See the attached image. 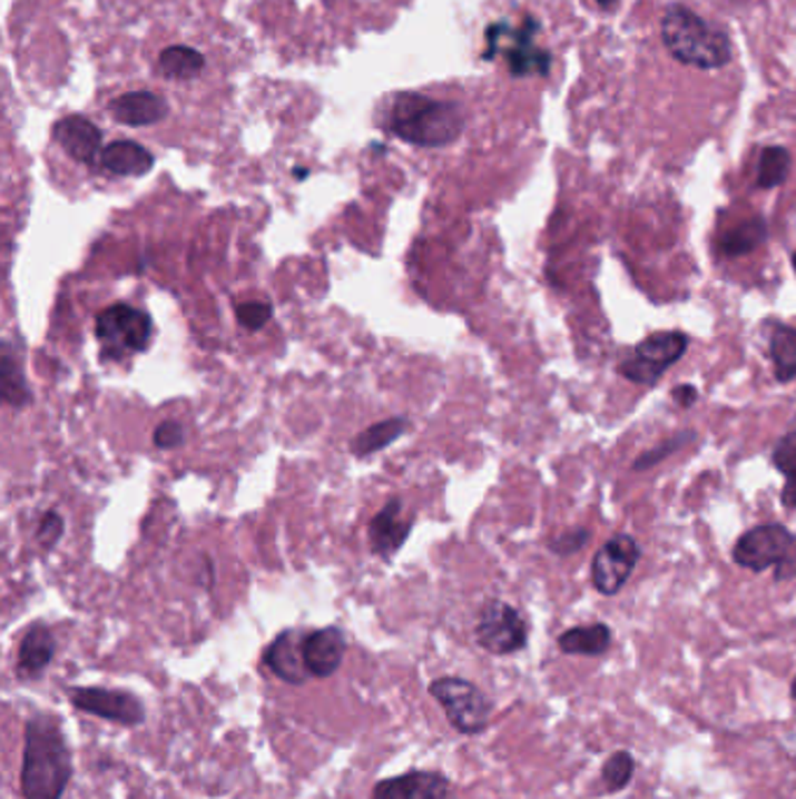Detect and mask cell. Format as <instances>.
I'll return each mask as SVG.
<instances>
[{"mask_svg": "<svg viewBox=\"0 0 796 799\" xmlns=\"http://www.w3.org/2000/svg\"><path fill=\"white\" fill-rule=\"evenodd\" d=\"M474 637L491 654H514L528 645V622L514 605L493 599L481 608Z\"/></svg>", "mask_w": 796, "mask_h": 799, "instance_id": "cell-9", "label": "cell"}, {"mask_svg": "<svg viewBox=\"0 0 796 799\" xmlns=\"http://www.w3.org/2000/svg\"><path fill=\"white\" fill-rule=\"evenodd\" d=\"M108 110L112 115V120L125 127H150V125H159L168 115V103L155 91L138 89L112 99Z\"/></svg>", "mask_w": 796, "mask_h": 799, "instance_id": "cell-16", "label": "cell"}, {"mask_svg": "<svg viewBox=\"0 0 796 799\" xmlns=\"http://www.w3.org/2000/svg\"><path fill=\"white\" fill-rule=\"evenodd\" d=\"M323 3H325V6H332V3H334V0H323Z\"/></svg>", "mask_w": 796, "mask_h": 799, "instance_id": "cell-39", "label": "cell"}, {"mask_svg": "<svg viewBox=\"0 0 796 799\" xmlns=\"http://www.w3.org/2000/svg\"><path fill=\"white\" fill-rule=\"evenodd\" d=\"M636 777V758L629 753V750H617L600 767V783L606 786V790L610 795L626 790Z\"/></svg>", "mask_w": 796, "mask_h": 799, "instance_id": "cell-28", "label": "cell"}, {"mask_svg": "<svg viewBox=\"0 0 796 799\" xmlns=\"http://www.w3.org/2000/svg\"><path fill=\"white\" fill-rule=\"evenodd\" d=\"M642 552L633 535H615L602 545L591 561V582L602 596L619 594L631 580Z\"/></svg>", "mask_w": 796, "mask_h": 799, "instance_id": "cell-11", "label": "cell"}, {"mask_svg": "<svg viewBox=\"0 0 796 799\" xmlns=\"http://www.w3.org/2000/svg\"><path fill=\"white\" fill-rule=\"evenodd\" d=\"M370 799H458L451 781L440 771L416 769L400 777L381 779Z\"/></svg>", "mask_w": 796, "mask_h": 799, "instance_id": "cell-12", "label": "cell"}, {"mask_svg": "<svg viewBox=\"0 0 796 799\" xmlns=\"http://www.w3.org/2000/svg\"><path fill=\"white\" fill-rule=\"evenodd\" d=\"M789 697H792V701H796V675H794L792 685H789Z\"/></svg>", "mask_w": 796, "mask_h": 799, "instance_id": "cell-36", "label": "cell"}, {"mask_svg": "<svg viewBox=\"0 0 796 799\" xmlns=\"http://www.w3.org/2000/svg\"><path fill=\"white\" fill-rule=\"evenodd\" d=\"M295 178H306V171H295Z\"/></svg>", "mask_w": 796, "mask_h": 799, "instance_id": "cell-37", "label": "cell"}, {"mask_svg": "<svg viewBox=\"0 0 796 799\" xmlns=\"http://www.w3.org/2000/svg\"><path fill=\"white\" fill-rule=\"evenodd\" d=\"M61 535H63V516H61L57 510H50V512H47V514L42 516L40 526H38L40 545H42L45 550H50V548H55V545L59 543Z\"/></svg>", "mask_w": 796, "mask_h": 799, "instance_id": "cell-32", "label": "cell"}, {"mask_svg": "<svg viewBox=\"0 0 796 799\" xmlns=\"http://www.w3.org/2000/svg\"><path fill=\"white\" fill-rule=\"evenodd\" d=\"M206 66V59L195 47L187 45H174L166 47L159 55V70L161 76L168 80H191L199 78Z\"/></svg>", "mask_w": 796, "mask_h": 799, "instance_id": "cell-25", "label": "cell"}, {"mask_svg": "<svg viewBox=\"0 0 796 799\" xmlns=\"http://www.w3.org/2000/svg\"><path fill=\"white\" fill-rule=\"evenodd\" d=\"M589 540H591V533L584 526H577L572 531L561 533L559 537L549 540V550L553 554H559V556H570V554L582 552L587 548Z\"/></svg>", "mask_w": 796, "mask_h": 799, "instance_id": "cell-31", "label": "cell"}, {"mask_svg": "<svg viewBox=\"0 0 796 799\" xmlns=\"http://www.w3.org/2000/svg\"><path fill=\"white\" fill-rule=\"evenodd\" d=\"M346 657V637L342 629L325 627L304 637V662L311 678H332Z\"/></svg>", "mask_w": 796, "mask_h": 799, "instance_id": "cell-15", "label": "cell"}, {"mask_svg": "<svg viewBox=\"0 0 796 799\" xmlns=\"http://www.w3.org/2000/svg\"><path fill=\"white\" fill-rule=\"evenodd\" d=\"M72 779V750L57 716L38 711L23 727L19 786L23 799H61Z\"/></svg>", "mask_w": 796, "mask_h": 799, "instance_id": "cell-1", "label": "cell"}, {"mask_svg": "<svg viewBox=\"0 0 796 799\" xmlns=\"http://www.w3.org/2000/svg\"><path fill=\"white\" fill-rule=\"evenodd\" d=\"M304 637L306 633L297 629H287L267 645L262 654V662L276 678L287 685H306L311 673L304 662Z\"/></svg>", "mask_w": 796, "mask_h": 799, "instance_id": "cell-13", "label": "cell"}, {"mask_svg": "<svg viewBox=\"0 0 796 799\" xmlns=\"http://www.w3.org/2000/svg\"><path fill=\"white\" fill-rule=\"evenodd\" d=\"M52 136L63 152L87 167H94L104 152V134L82 115H68L52 127Z\"/></svg>", "mask_w": 796, "mask_h": 799, "instance_id": "cell-14", "label": "cell"}, {"mask_svg": "<svg viewBox=\"0 0 796 799\" xmlns=\"http://www.w3.org/2000/svg\"><path fill=\"white\" fill-rule=\"evenodd\" d=\"M694 440H696V433H694V431H687V433L672 435V437H668L666 442L657 444L655 450H649V452L640 454V456H638V461L633 463V470H636V473H640V470L655 467L657 463L666 461L670 454H675L678 450H682V446H687V444H689V442H694Z\"/></svg>", "mask_w": 796, "mask_h": 799, "instance_id": "cell-29", "label": "cell"}, {"mask_svg": "<svg viewBox=\"0 0 796 799\" xmlns=\"http://www.w3.org/2000/svg\"><path fill=\"white\" fill-rule=\"evenodd\" d=\"M540 23L533 17H525L519 27H510L507 21H495L487 29L484 59H493L502 52L512 78L547 76L551 68V55L535 42Z\"/></svg>", "mask_w": 796, "mask_h": 799, "instance_id": "cell-5", "label": "cell"}, {"mask_svg": "<svg viewBox=\"0 0 796 799\" xmlns=\"http://www.w3.org/2000/svg\"><path fill=\"white\" fill-rule=\"evenodd\" d=\"M734 561L738 566L764 573L774 571L776 582L796 578V535L783 524H761L745 531L734 545Z\"/></svg>", "mask_w": 796, "mask_h": 799, "instance_id": "cell-4", "label": "cell"}, {"mask_svg": "<svg viewBox=\"0 0 796 799\" xmlns=\"http://www.w3.org/2000/svg\"><path fill=\"white\" fill-rule=\"evenodd\" d=\"M670 397L675 400V405L687 410V407H691V405L696 403V400H698V388H696V386H691V384L675 386V388L670 391Z\"/></svg>", "mask_w": 796, "mask_h": 799, "instance_id": "cell-34", "label": "cell"}, {"mask_svg": "<svg viewBox=\"0 0 796 799\" xmlns=\"http://www.w3.org/2000/svg\"><path fill=\"white\" fill-rule=\"evenodd\" d=\"M101 167L112 176H145L155 167V155L136 140H115L104 148Z\"/></svg>", "mask_w": 796, "mask_h": 799, "instance_id": "cell-19", "label": "cell"}, {"mask_svg": "<svg viewBox=\"0 0 796 799\" xmlns=\"http://www.w3.org/2000/svg\"><path fill=\"white\" fill-rule=\"evenodd\" d=\"M792 265H794V269H796V253H794V257H792Z\"/></svg>", "mask_w": 796, "mask_h": 799, "instance_id": "cell-38", "label": "cell"}, {"mask_svg": "<svg viewBox=\"0 0 796 799\" xmlns=\"http://www.w3.org/2000/svg\"><path fill=\"white\" fill-rule=\"evenodd\" d=\"M792 169V155L783 146H766L759 152L757 164V187L759 190H774L783 185Z\"/></svg>", "mask_w": 796, "mask_h": 799, "instance_id": "cell-26", "label": "cell"}, {"mask_svg": "<svg viewBox=\"0 0 796 799\" xmlns=\"http://www.w3.org/2000/svg\"><path fill=\"white\" fill-rule=\"evenodd\" d=\"M768 239V225L764 218H750L740 223L738 227L724 231L719 239V250L727 257H740L747 253H755Z\"/></svg>", "mask_w": 796, "mask_h": 799, "instance_id": "cell-24", "label": "cell"}, {"mask_svg": "<svg viewBox=\"0 0 796 799\" xmlns=\"http://www.w3.org/2000/svg\"><path fill=\"white\" fill-rule=\"evenodd\" d=\"M153 440H155V446H159V450H178V446H183V442H185L183 423H178V421L159 423V426L155 428Z\"/></svg>", "mask_w": 796, "mask_h": 799, "instance_id": "cell-33", "label": "cell"}, {"mask_svg": "<svg viewBox=\"0 0 796 799\" xmlns=\"http://www.w3.org/2000/svg\"><path fill=\"white\" fill-rule=\"evenodd\" d=\"M687 346L689 337L680 331L649 335L636 344L629 358L621 361L619 374L633 384L655 386L664 374L687 354Z\"/></svg>", "mask_w": 796, "mask_h": 799, "instance_id": "cell-8", "label": "cell"}, {"mask_svg": "<svg viewBox=\"0 0 796 799\" xmlns=\"http://www.w3.org/2000/svg\"><path fill=\"white\" fill-rule=\"evenodd\" d=\"M391 134L419 148H444L463 134L465 112L455 101L430 99L425 93L402 91L389 108Z\"/></svg>", "mask_w": 796, "mask_h": 799, "instance_id": "cell-2", "label": "cell"}, {"mask_svg": "<svg viewBox=\"0 0 796 799\" xmlns=\"http://www.w3.org/2000/svg\"><path fill=\"white\" fill-rule=\"evenodd\" d=\"M57 654V639L50 627L33 624L23 633L17 652V678L19 680H38L47 667L52 664Z\"/></svg>", "mask_w": 796, "mask_h": 799, "instance_id": "cell-17", "label": "cell"}, {"mask_svg": "<svg viewBox=\"0 0 796 799\" xmlns=\"http://www.w3.org/2000/svg\"><path fill=\"white\" fill-rule=\"evenodd\" d=\"M409 533H412V522L402 516V501H389L370 524L372 552L383 559H391L406 543Z\"/></svg>", "mask_w": 796, "mask_h": 799, "instance_id": "cell-18", "label": "cell"}, {"mask_svg": "<svg viewBox=\"0 0 796 799\" xmlns=\"http://www.w3.org/2000/svg\"><path fill=\"white\" fill-rule=\"evenodd\" d=\"M236 318H238L240 327H246V331H250V333H257L274 318V307L269 302H257V299L244 302L236 307Z\"/></svg>", "mask_w": 796, "mask_h": 799, "instance_id": "cell-30", "label": "cell"}, {"mask_svg": "<svg viewBox=\"0 0 796 799\" xmlns=\"http://www.w3.org/2000/svg\"><path fill=\"white\" fill-rule=\"evenodd\" d=\"M770 361H774L776 379L780 384L796 379V327L776 323L768 337Z\"/></svg>", "mask_w": 796, "mask_h": 799, "instance_id": "cell-23", "label": "cell"}, {"mask_svg": "<svg viewBox=\"0 0 796 799\" xmlns=\"http://www.w3.org/2000/svg\"><path fill=\"white\" fill-rule=\"evenodd\" d=\"M66 697L72 709L122 727H138L145 722V718H148L140 697H136L129 690L68 688Z\"/></svg>", "mask_w": 796, "mask_h": 799, "instance_id": "cell-10", "label": "cell"}, {"mask_svg": "<svg viewBox=\"0 0 796 799\" xmlns=\"http://www.w3.org/2000/svg\"><path fill=\"white\" fill-rule=\"evenodd\" d=\"M774 465L785 475L783 486V505L794 510L796 507V428L783 435L774 446Z\"/></svg>", "mask_w": 796, "mask_h": 799, "instance_id": "cell-27", "label": "cell"}, {"mask_svg": "<svg viewBox=\"0 0 796 799\" xmlns=\"http://www.w3.org/2000/svg\"><path fill=\"white\" fill-rule=\"evenodd\" d=\"M661 40L672 59L691 68H724L734 57L729 36L680 3H670L664 10Z\"/></svg>", "mask_w": 796, "mask_h": 799, "instance_id": "cell-3", "label": "cell"}, {"mask_svg": "<svg viewBox=\"0 0 796 799\" xmlns=\"http://www.w3.org/2000/svg\"><path fill=\"white\" fill-rule=\"evenodd\" d=\"M96 339L112 358H127L150 346L153 318L125 302H117L96 316Z\"/></svg>", "mask_w": 796, "mask_h": 799, "instance_id": "cell-7", "label": "cell"}, {"mask_svg": "<svg viewBox=\"0 0 796 799\" xmlns=\"http://www.w3.org/2000/svg\"><path fill=\"white\" fill-rule=\"evenodd\" d=\"M0 395H3L10 407H27L33 400V393L27 379H23L19 358L10 342H6L3 351H0Z\"/></svg>", "mask_w": 796, "mask_h": 799, "instance_id": "cell-21", "label": "cell"}, {"mask_svg": "<svg viewBox=\"0 0 796 799\" xmlns=\"http://www.w3.org/2000/svg\"><path fill=\"white\" fill-rule=\"evenodd\" d=\"M430 697L440 703L453 730L463 737L484 734L491 724L493 703L474 683L458 675L432 680Z\"/></svg>", "mask_w": 796, "mask_h": 799, "instance_id": "cell-6", "label": "cell"}, {"mask_svg": "<svg viewBox=\"0 0 796 799\" xmlns=\"http://www.w3.org/2000/svg\"><path fill=\"white\" fill-rule=\"evenodd\" d=\"M406 428H409V421L404 416L379 421V423H374V426L355 435V440L351 442V452L360 458L376 454V452L385 450L389 444H393L395 440H400L406 433Z\"/></svg>", "mask_w": 796, "mask_h": 799, "instance_id": "cell-22", "label": "cell"}, {"mask_svg": "<svg viewBox=\"0 0 796 799\" xmlns=\"http://www.w3.org/2000/svg\"><path fill=\"white\" fill-rule=\"evenodd\" d=\"M612 645V629L602 622L572 627L559 637V648L572 657H600Z\"/></svg>", "mask_w": 796, "mask_h": 799, "instance_id": "cell-20", "label": "cell"}, {"mask_svg": "<svg viewBox=\"0 0 796 799\" xmlns=\"http://www.w3.org/2000/svg\"><path fill=\"white\" fill-rule=\"evenodd\" d=\"M596 3H598L602 10H610V8H615V6L619 3V0H596Z\"/></svg>", "mask_w": 796, "mask_h": 799, "instance_id": "cell-35", "label": "cell"}]
</instances>
